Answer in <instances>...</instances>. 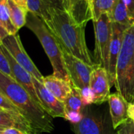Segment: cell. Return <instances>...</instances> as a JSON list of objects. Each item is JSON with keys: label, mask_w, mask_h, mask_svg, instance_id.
<instances>
[{"label": "cell", "mask_w": 134, "mask_h": 134, "mask_svg": "<svg viewBox=\"0 0 134 134\" xmlns=\"http://www.w3.org/2000/svg\"><path fill=\"white\" fill-rule=\"evenodd\" d=\"M43 20L61 49L89 65L95 64L86 46L85 25L77 24L64 9L58 8H51L47 17Z\"/></svg>", "instance_id": "1"}, {"label": "cell", "mask_w": 134, "mask_h": 134, "mask_svg": "<svg viewBox=\"0 0 134 134\" xmlns=\"http://www.w3.org/2000/svg\"><path fill=\"white\" fill-rule=\"evenodd\" d=\"M117 134H134V122L129 119L125 124L122 125L120 130L117 132Z\"/></svg>", "instance_id": "26"}, {"label": "cell", "mask_w": 134, "mask_h": 134, "mask_svg": "<svg viewBox=\"0 0 134 134\" xmlns=\"http://www.w3.org/2000/svg\"><path fill=\"white\" fill-rule=\"evenodd\" d=\"M8 50L13 59L25 70H27L34 78L42 82L43 75L38 71L29 56L27 54L17 34L9 35L1 42Z\"/></svg>", "instance_id": "6"}, {"label": "cell", "mask_w": 134, "mask_h": 134, "mask_svg": "<svg viewBox=\"0 0 134 134\" xmlns=\"http://www.w3.org/2000/svg\"><path fill=\"white\" fill-rule=\"evenodd\" d=\"M90 88L93 93V104H102L108 101L110 96V83L107 70L95 64L90 75Z\"/></svg>", "instance_id": "8"}, {"label": "cell", "mask_w": 134, "mask_h": 134, "mask_svg": "<svg viewBox=\"0 0 134 134\" xmlns=\"http://www.w3.org/2000/svg\"><path fill=\"white\" fill-rule=\"evenodd\" d=\"M93 23L96 40L94 50L95 64L102 66L108 71L112 21L109 13H104Z\"/></svg>", "instance_id": "5"}, {"label": "cell", "mask_w": 134, "mask_h": 134, "mask_svg": "<svg viewBox=\"0 0 134 134\" xmlns=\"http://www.w3.org/2000/svg\"><path fill=\"white\" fill-rule=\"evenodd\" d=\"M0 44H1V42H0ZM0 71L5 75L13 78V73L11 71L9 61L2 50L1 45H0Z\"/></svg>", "instance_id": "23"}, {"label": "cell", "mask_w": 134, "mask_h": 134, "mask_svg": "<svg viewBox=\"0 0 134 134\" xmlns=\"http://www.w3.org/2000/svg\"><path fill=\"white\" fill-rule=\"evenodd\" d=\"M118 0H91L93 22L104 13H111Z\"/></svg>", "instance_id": "20"}, {"label": "cell", "mask_w": 134, "mask_h": 134, "mask_svg": "<svg viewBox=\"0 0 134 134\" xmlns=\"http://www.w3.org/2000/svg\"><path fill=\"white\" fill-rule=\"evenodd\" d=\"M33 84L43 109L52 118H65L66 111L64 102L56 98L44 86V84L33 77Z\"/></svg>", "instance_id": "10"}, {"label": "cell", "mask_w": 134, "mask_h": 134, "mask_svg": "<svg viewBox=\"0 0 134 134\" xmlns=\"http://www.w3.org/2000/svg\"><path fill=\"white\" fill-rule=\"evenodd\" d=\"M72 83V82H71ZM66 112L81 111L83 104L81 97V90L72 84V90L65 101L64 102Z\"/></svg>", "instance_id": "19"}, {"label": "cell", "mask_w": 134, "mask_h": 134, "mask_svg": "<svg viewBox=\"0 0 134 134\" xmlns=\"http://www.w3.org/2000/svg\"><path fill=\"white\" fill-rule=\"evenodd\" d=\"M0 88L2 90L4 95L19 109L33 133L41 134L53 131V118L38 104L28 92L14 79L1 71Z\"/></svg>", "instance_id": "2"}, {"label": "cell", "mask_w": 134, "mask_h": 134, "mask_svg": "<svg viewBox=\"0 0 134 134\" xmlns=\"http://www.w3.org/2000/svg\"><path fill=\"white\" fill-rule=\"evenodd\" d=\"M0 110H2V109H1V108H0Z\"/></svg>", "instance_id": "35"}, {"label": "cell", "mask_w": 134, "mask_h": 134, "mask_svg": "<svg viewBox=\"0 0 134 134\" xmlns=\"http://www.w3.org/2000/svg\"><path fill=\"white\" fill-rule=\"evenodd\" d=\"M8 7L11 22L13 26L19 30L26 24L28 10L17 5L13 0H8Z\"/></svg>", "instance_id": "18"}, {"label": "cell", "mask_w": 134, "mask_h": 134, "mask_svg": "<svg viewBox=\"0 0 134 134\" xmlns=\"http://www.w3.org/2000/svg\"><path fill=\"white\" fill-rule=\"evenodd\" d=\"M111 20L114 23H117L124 26H130L134 23L130 14L123 2V0H118L111 13L109 14Z\"/></svg>", "instance_id": "17"}, {"label": "cell", "mask_w": 134, "mask_h": 134, "mask_svg": "<svg viewBox=\"0 0 134 134\" xmlns=\"http://www.w3.org/2000/svg\"><path fill=\"white\" fill-rule=\"evenodd\" d=\"M28 134H35V133H28Z\"/></svg>", "instance_id": "34"}, {"label": "cell", "mask_w": 134, "mask_h": 134, "mask_svg": "<svg viewBox=\"0 0 134 134\" xmlns=\"http://www.w3.org/2000/svg\"><path fill=\"white\" fill-rule=\"evenodd\" d=\"M49 8H58L64 9V0H41Z\"/></svg>", "instance_id": "27"}, {"label": "cell", "mask_w": 134, "mask_h": 134, "mask_svg": "<svg viewBox=\"0 0 134 134\" xmlns=\"http://www.w3.org/2000/svg\"><path fill=\"white\" fill-rule=\"evenodd\" d=\"M115 87L124 99L134 102V23L124 33L116 65Z\"/></svg>", "instance_id": "3"}, {"label": "cell", "mask_w": 134, "mask_h": 134, "mask_svg": "<svg viewBox=\"0 0 134 134\" xmlns=\"http://www.w3.org/2000/svg\"><path fill=\"white\" fill-rule=\"evenodd\" d=\"M81 97L83 106H88L93 104V93L90 87L81 90Z\"/></svg>", "instance_id": "24"}, {"label": "cell", "mask_w": 134, "mask_h": 134, "mask_svg": "<svg viewBox=\"0 0 134 134\" xmlns=\"http://www.w3.org/2000/svg\"><path fill=\"white\" fill-rule=\"evenodd\" d=\"M4 129H5V128H2V127H0V131H2V130H3Z\"/></svg>", "instance_id": "33"}, {"label": "cell", "mask_w": 134, "mask_h": 134, "mask_svg": "<svg viewBox=\"0 0 134 134\" xmlns=\"http://www.w3.org/2000/svg\"><path fill=\"white\" fill-rule=\"evenodd\" d=\"M25 26H27L38 38L51 62L53 69V75L57 78L71 81L65 67L60 45L42 18L28 11Z\"/></svg>", "instance_id": "4"}, {"label": "cell", "mask_w": 134, "mask_h": 134, "mask_svg": "<svg viewBox=\"0 0 134 134\" xmlns=\"http://www.w3.org/2000/svg\"><path fill=\"white\" fill-rule=\"evenodd\" d=\"M0 21L2 23L9 35L17 34V29L13 26L9 16L8 0H0Z\"/></svg>", "instance_id": "21"}, {"label": "cell", "mask_w": 134, "mask_h": 134, "mask_svg": "<svg viewBox=\"0 0 134 134\" xmlns=\"http://www.w3.org/2000/svg\"><path fill=\"white\" fill-rule=\"evenodd\" d=\"M82 119L75 124H71V130L75 134H106L105 126L102 116L97 115L90 105L83 106Z\"/></svg>", "instance_id": "11"}, {"label": "cell", "mask_w": 134, "mask_h": 134, "mask_svg": "<svg viewBox=\"0 0 134 134\" xmlns=\"http://www.w3.org/2000/svg\"><path fill=\"white\" fill-rule=\"evenodd\" d=\"M0 45L4 55L5 56L9 61L10 69L13 73V79H14L21 86H23L28 92V93L33 98V100L42 107L33 84V76L13 59V57L10 55V53L2 43Z\"/></svg>", "instance_id": "12"}, {"label": "cell", "mask_w": 134, "mask_h": 134, "mask_svg": "<svg viewBox=\"0 0 134 134\" xmlns=\"http://www.w3.org/2000/svg\"><path fill=\"white\" fill-rule=\"evenodd\" d=\"M42 83L45 87L59 100L64 102L72 90V83L54 76L53 75L43 78Z\"/></svg>", "instance_id": "15"}, {"label": "cell", "mask_w": 134, "mask_h": 134, "mask_svg": "<svg viewBox=\"0 0 134 134\" xmlns=\"http://www.w3.org/2000/svg\"><path fill=\"white\" fill-rule=\"evenodd\" d=\"M128 26H124L112 22L111 24V39L109 49V60L108 75L111 87L115 85L116 77V65L118 57L121 50L123 36Z\"/></svg>", "instance_id": "9"}, {"label": "cell", "mask_w": 134, "mask_h": 134, "mask_svg": "<svg viewBox=\"0 0 134 134\" xmlns=\"http://www.w3.org/2000/svg\"><path fill=\"white\" fill-rule=\"evenodd\" d=\"M82 119V111H68L66 112L65 118L67 121L70 122L71 124H75L79 122Z\"/></svg>", "instance_id": "25"}, {"label": "cell", "mask_w": 134, "mask_h": 134, "mask_svg": "<svg viewBox=\"0 0 134 134\" xmlns=\"http://www.w3.org/2000/svg\"><path fill=\"white\" fill-rule=\"evenodd\" d=\"M0 108L9 112L10 114H12L16 117L24 119L22 116V115L20 114L19 109L12 103V101L6 96H5L4 94H2V93H0Z\"/></svg>", "instance_id": "22"}, {"label": "cell", "mask_w": 134, "mask_h": 134, "mask_svg": "<svg viewBox=\"0 0 134 134\" xmlns=\"http://www.w3.org/2000/svg\"><path fill=\"white\" fill-rule=\"evenodd\" d=\"M17 5L27 9V0H13ZM28 10V9H27Z\"/></svg>", "instance_id": "31"}, {"label": "cell", "mask_w": 134, "mask_h": 134, "mask_svg": "<svg viewBox=\"0 0 134 134\" xmlns=\"http://www.w3.org/2000/svg\"><path fill=\"white\" fill-rule=\"evenodd\" d=\"M0 93H2V94H4V93H3V91H2V90L0 88Z\"/></svg>", "instance_id": "32"}, {"label": "cell", "mask_w": 134, "mask_h": 134, "mask_svg": "<svg viewBox=\"0 0 134 134\" xmlns=\"http://www.w3.org/2000/svg\"><path fill=\"white\" fill-rule=\"evenodd\" d=\"M61 50L65 67L72 84L80 90L90 87V75L94 65H89L65 50Z\"/></svg>", "instance_id": "7"}, {"label": "cell", "mask_w": 134, "mask_h": 134, "mask_svg": "<svg viewBox=\"0 0 134 134\" xmlns=\"http://www.w3.org/2000/svg\"><path fill=\"white\" fill-rule=\"evenodd\" d=\"M9 32L7 31V30L5 29V27H4V25L2 24V23L0 21V42H2V40L7 37L9 35Z\"/></svg>", "instance_id": "29"}, {"label": "cell", "mask_w": 134, "mask_h": 134, "mask_svg": "<svg viewBox=\"0 0 134 134\" xmlns=\"http://www.w3.org/2000/svg\"><path fill=\"white\" fill-rule=\"evenodd\" d=\"M63 6L77 24L86 25L93 18L91 0H64Z\"/></svg>", "instance_id": "13"}, {"label": "cell", "mask_w": 134, "mask_h": 134, "mask_svg": "<svg viewBox=\"0 0 134 134\" xmlns=\"http://www.w3.org/2000/svg\"><path fill=\"white\" fill-rule=\"evenodd\" d=\"M0 127L16 128L27 134L33 133L24 119L16 117L4 110H0Z\"/></svg>", "instance_id": "16"}, {"label": "cell", "mask_w": 134, "mask_h": 134, "mask_svg": "<svg viewBox=\"0 0 134 134\" xmlns=\"http://www.w3.org/2000/svg\"><path fill=\"white\" fill-rule=\"evenodd\" d=\"M128 115L130 119H131L134 122V102L129 104V108H128Z\"/></svg>", "instance_id": "30"}, {"label": "cell", "mask_w": 134, "mask_h": 134, "mask_svg": "<svg viewBox=\"0 0 134 134\" xmlns=\"http://www.w3.org/2000/svg\"><path fill=\"white\" fill-rule=\"evenodd\" d=\"M108 104L114 129L125 124L130 119L128 115L129 104L119 93L110 94Z\"/></svg>", "instance_id": "14"}, {"label": "cell", "mask_w": 134, "mask_h": 134, "mask_svg": "<svg viewBox=\"0 0 134 134\" xmlns=\"http://www.w3.org/2000/svg\"><path fill=\"white\" fill-rule=\"evenodd\" d=\"M0 134H27L25 132L16 128H5L0 132Z\"/></svg>", "instance_id": "28"}]
</instances>
